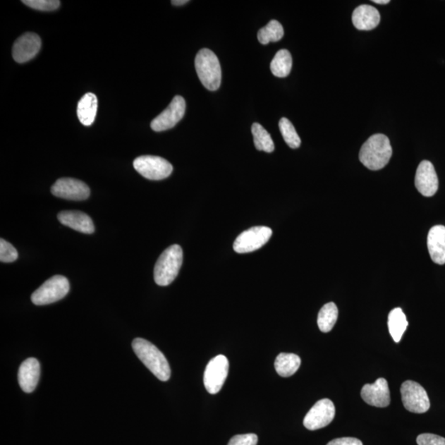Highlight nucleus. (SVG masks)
<instances>
[{"label":"nucleus","instance_id":"nucleus-15","mask_svg":"<svg viewBox=\"0 0 445 445\" xmlns=\"http://www.w3.org/2000/svg\"><path fill=\"white\" fill-rule=\"evenodd\" d=\"M361 398L367 404L374 407H389L391 399L387 380L379 378L373 384H365L361 389Z\"/></svg>","mask_w":445,"mask_h":445},{"label":"nucleus","instance_id":"nucleus-16","mask_svg":"<svg viewBox=\"0 0 445 445\" xmlns=\"http://www.w3.org/2000/svg\"><path fill=\"white\" fill-rule=\"evenodd\" d=\"M41 366L35 358L23 362L18 370V383L23 392L30 394L35 390L40 379Z\"/></svg>","mask_w":445,"mask_h":445},{"label":"nucleus","instance_id":"nucleus-27","mask_svg":"<svg viewBox=\"0 0 445 445\" xmlns=\"http://www.w3.org/2000/svg\"><path fill=\"white\" fill-rule=\"evenodd\" d=\"M279 127H280L281 135L286 143L291 149L299 148L301 145V140L299 135L297 134L295 126H293L290 120L283 117L279 122Z\"/></svg>","mask_w":445,"mask_h":445},{"label":"nucleus","instance_id":"nucleus-22","mask_svg":"<svg viewBox=\"0 0 445 445\" xmlns=\"http://www.w3.org/2000/svg\"><path fill=\"white\" fill-rule=\"evenodd\" d=\"M388 326L391 336L395 342H399L408 329L407 317L400 307H396L389 315Z\"/></svg>","mask_w":445,"mask_h":445},{"label":"nucleus","instance_id":"nucleus-3","mask_svg":"<svg viewBox=\"0 0 445 445\" xmlns=\"http://www.w3.org/2000/svg\"><path fill=\"white\" fill-rule=\"evenodd\" d=\"M183 261V249L178 244L170 246L161 254L154 267V281L160 286H167L178 276Z\"/></svg>","mask_w":445,"mask_h":445},{"label":"nucleus","instance_id":"nucleus-13","mask_svg":"<svg viewBox=\"0 0 445 445\" xmlns=\"http://www.w3.org/2000/svg\"><path fill=\"white\" fill-rule=\"evenodd\" d=\"M415 188L424 197H430L437 193L439 179L434 165L424 160L418 166L415 178Z\"/></svg>","mask_w":445,"mask_h":445},{"label":"nucleus","instance_id":"nucleus-1","mask_svg":"<svg viewBox=\"0 0 445 445\" xmlns=\"http://www.w3.org/2000/svg\"><path fill=\"white\" fill-rule=\"evenodd\" d=\"M392 154L393 149L388 137L383 134H375L362 145L360 160L367 169L377 171L389 164Z\"/></svg>","mask_w":445,"mask_h":445},{"label":"nucleus","instance_id":"nucleus-17","mask_svg":"<svg viewBox=\"0 0 445 445\" xmlns=\"http://www.w3.org/2000/svg\"><path fill=\"white\" fill-rule=\"evenodd\" d=\"M58 219L63 226L70 227L73 231L86 234H92L95 231L94 222L89 215L84 212L67 210L59 214Z\"/></svg>","mask_w":445,"mask_h":445},{"label":"nucleus","instance_id":"nucleus-2","mask_svg":"<svg viewBox=\"0 0 445 445\" xmlns=\"http://www.w3.org/2000/svg\"><path fill=\"white\" fill-rule=\"evenodd\" d=\"M132 348L142 363L159 380L166 382L170 379L169 361L154 344L143 339H136L132 342Z\"/></svg>","mask_w":445,"mask_h":445},{"label":"nucleus","instance_id":"nucleus-4","mask_svg":"<svg viewBox=\"0 0 445 445\" xmlns=\"http://www.w3.org/2000/svg\"><path fill=\"white\" fill-rule=\"evenodd\" d=\"M195 67L205 89L219 90L221 85L222 71L218 57L209 49H202L195 59Z\"/></svg>","mask_w":445,"mask_h":445},{"label":"nucleus","instance_id":"nucleus-30","mask_svg":"<svg viewBox=\"0 0 445 445\" xmlns=\"http://www.w3.org/2000/svg\"><path fill=\"white\" fill-rule=\"evenodd\" d=\"M257 435L255 434H238L233 437L228 445H257Z\"/></svg>","mask_w":445,"mask_h":445},{"label":"nucleus","instance_id":"nucleus-11","mask_svg":"<svg viewBox=\"0 0 445 445\" xmlns=\"http://www.w3.org/2000/svg\"><path fill=\"white\" fill-rule=\"evenodd\" d=\"M185 111V102L183 97L175 96L167 109L151 122V128L156 132L173 128L183 118Z\"/></svg>","mask_w":445,"mask_h":445},{"label":"nucleus","instance_id":"nucleus-33","mask_svg":"<svg viewBox=\"0 0 445 445\" xmlns=\"http://www.w3.org/2000/svg\"><path fill=\"white\" fill-rule=\"evenodd\" d=\"M188 0H173V1H172V4H173V6H184V4H188Z\"/></svg>","mask_w":445,"mask_h":445},{"label":"nucleus","instance_id":"nucleus-14","mask_svg":"<svg viewBox=\"0 0 445 445\" xmlns=\"http://www.w3.org/2000/svg\"><path fill=\"white\" fill-rule=\"evenodd\" d=\"M42 40L36 33L27 32L19 37L13 47V57L18 63H26L41 50Z\"/></svg>","mask_w":445,"mask_h":445},{"label":"nucleus","instance_id":"nucleus-19","mask_svg":"<svg viewBox=\"0 0 445 445\" xmlns=\"http://www.w3.org/2000/svg\"><path fill=\"white\" fill-rule=\"evenodd\" d=\"M430 257L439 265L445 264V226H435L430 228L427 237Z\"/></svg>","mask_w":445,"mask_h":445},{"label":"nucleus","instance_id":"nucleus-10","mask_svg":"<svg viewBox=\"0 0 445 445\" xmlns=\"http://www.w3.org/2000/svg\"><path fill=\"white\" fill-rule=\"evenodd\" d=\"M336 408L330 399H322L312 407L304 419L305 428L316 430L324 428L334 420Z\"/></svg>","mask_w":445,"mask_h":445},{"label":"nucleus","instance_id":"nucleus-26","mask_svg":"<svg viewBox=\"0 0 445 445\" xmlns=\"http://www.w3.org/2000/svg\"><path fill=\"white\" fill-rule=\"evenodd\" d=\"M284 36V28L280 23L272 20L259 30L257 38L262 45H267L270 42H276L281 40Z\"/></svg>","mask_w":445,"mask_h":445},{"label":"nucleus","instance_id":"nucleus-29","mask_svg":"<svg viewBox=\"0 0 445 445\" xmlns=\"http://www.w3.org/2000/svg\"><path fill=\"white\" fill-rule=\"evenodd\" d=\"M18 257L16 248L4 238L0 239V261L11 263L16 262Z\"/></svg>","mask_w":445,"mask_h":445},{"label":"nucleus","instance_id":"nucleus-21","mask_svg":"<svg viewBox=\"0 0 445 445\" xmlns=\"http://www.w3.org/2000/svg\"><path fill=\"white\" fill-rule=\"evenodd\" d=\"M301 359L299 355L292 353H281L276 357L275 369L279 375L287 378L295 374L300 369Z\"/></svg>","mask_w":445,"mask_h":445},{"label":"nucleus","instance_id":"nucleus-25","mask_svg":"<svg viewBox=\"0 0 445 445\" xmlns=\"http://www.w3.org/2000/svg\"><path fill=\"white\" fill-rule=\"evenodd\" d=\"M252 133L254 145H255L257 150L265 151L267 153H272L275 150V145H274L270 134L268 133L266 129H264L262 125L253 123Z\"/></svg>","mask_w":445,"mask_h":445},{"label":"nucleus","instance_id":"nucleus-12","mask_svg":"<svg viewBox=\"0 0 445 445\" xmlns=\"http://www.w3.org/2000/svg\"><path fill=\"white\" fill-rule=\"evenodd\" d=\"M51 193L59 198L80 202L90 197V189L82 181L66 178L56 181L51 187Z\"/></svg>","mask_w":445,"mask_h":445},{"label":"nucleus","instance_id":"nucleus-20","mask_svg":"<svg viewBox=\"0 0 445 445\" xmlns=\"http://www.w3.org/2000/svg\"><path fill=\"white\" fill-rule=\"evenodd\" d=\"M97 111V99L95 95L86 94L83 96L78 104L77 114L81 123L85 126H90L96 118Z\"/></svg>","mask_w":445,"mask_h":445},{"label":"nucleus","instance_id":"nucleus-28","mask_svg":"<svg viewBox=\"0 0 445 445\" xmlns=\"http://www.w3.org/2000/svg\"><path fill=\"white\" fill-rule=\"evenodd\" d=\"M25 6L39 11H54L60 7L58 0H23Z\"/></svg>","mask_w":445,"mask_h":445},{"label":"nucleus","instance_id":"nucleus-5","mask_svg":"<svg viewBox=\"0 0 445 445\" xmlns=\"http://www.w3.org/2000/svg\"><path fill=\"white\" fill-rule=\"evenodd\" d=\"M70 291V282L63 276H54L32 293V301L36 305L53 304L65 298Z\"/></svg>","mask_w":445,"mask_h":445},{"label":"nucleus","instance_id":"nucleus-8","mask_svg":"<svg viewBox=\"0 0 445 445\" xmlns=\"http://www.w3.org/2000/svg\"><path fill=\"white\" fill-rule=\"evenodd\" d=\"M229 363L226 356L219 355L210 360L204 373V385L210 394H217L228 377Z\"/></svg>","mask_w":445,"mask_h":445},{"label":"nucleus","instance_id":"nucleus-32","mask_svg":"<svg viewBox=\"0 0 445 445\" xmlns=\"http://www.w3.org/2000/svg\"><path fill=\"white\" fill-rule=\"evenodd\" d=\"M327 445H363L360 439L351 437L339 438L331 440Z\"/></svg>","mask_w":445,"mask_h":445},{"label":"nucleus","instance_id":"nucleus-9","mask_svg":"<svg viewBox=\"0 0 445 445\" xmlns=\"http://www.w3.org/2000/svg\"><path fill=\"white\" fill-rule=\"evenodd\" d=\"M272 231L265 226H257L248 229L236 238L233 249L238 253L243 254L258 250L270 240Z\"/></svg>","mask_w":445,"mask_h":445},{"label":"nucleus","instance_id":"nucleus-7","mask_svg":"<svg viewBox=\"0 0 445 445\" xmlns=\"http://www.w3.org/2000/svg\"><path fill=\"white\" fill-rule=\"evenodd\" d=\"M401 394L405 408L410 413L422 414L430 408L427 391L414 381H405L401 387Z\"/></svg>","mask_w":445,"mask_h":445},{"label":"nucleus","instance_id":"nucleus-34","mask_svg":"<svg viewBox=\"0 0 445 445\" xmlns=\"http://www.w3.org/2000/svg\"><path fill=\"white\" fill-rule=\"evenodd\" d=\"M373 2L378 4H387L390 3L389 0H374Z\"/></svg>","mask_w":445,"mask_h":445},{"label":"nucleus","instance_id":"nucleus-23","mask_svg":"<svg viewBox=\"0 0 445 445\" xmlns=\"http://www.w3.org/2000/svg\"><path fill=\"white\" fill-rule=\"evenodd\" d=\"M292 68V56L290 51H279L271 63V71L274 75L285 78L290 75Z\"/></svg>","mask_w":445,"mask_h":445},{"label":"nucleus","instance_id":"nucleus-18","mask_svg":"<svg viewBox=\"0 0 445 445\" xmlns=\"http://www.w3.org/2000/svg\"><path fill=\"white\" fill-rule=\"evenodd\" d=\"M352 23L358 30H372L380 23V14L374 7L363 4L355 9L352 14Z\"/></svg>","mask_w":445,"mask_h":445},{"label":"nucleus","instance_id":"nucleus-31","mask_svg":"<svg viewBox=\"0 0 445 445\" xmlns=\"http://www.w3.org/2000/svg\"><path fill=\"white\" fill-rule=\"evenodd\" d=\"M418 445H445V439L434 434H422L417 439Z\"/></svg>","mask_w":445,"mask_h":445},{"label":"nucleus","instance_id":"nucleus-24","mask_svg":"<svg viewBox=\"0 0 445 445\" xmlns=\"http://www.w3.org/2000/svg\"><path fill=\"white\" fill-rule=\"evenodd\" d=\"M339 317V309L334 303H329L322 307L317 317V325L322 332H329L334 329Z\"/></svg>","mask_w":445,"mask_h":445},{"label":"nucleus","instance_id":"nucleus-6","mask_svg":"<svg viewBox=\"0 0 445 445\" xmlns=\"http://www.w3.org/2000/svg\"><path fill=\"white\" fill-rule=\"evenodd\" d=\"M134 168L144 178L159 181L167 178L173 173V166L159 156L144 155L135 159Z\"/></svg>","mask_w":445,"mask_h":445}]
</instances>
